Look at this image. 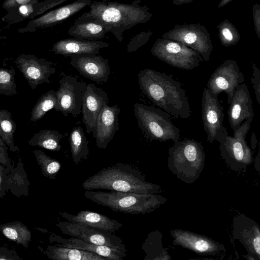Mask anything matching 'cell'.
<instances>
[{
    "label": "cell",
    "mask_w": 260,
    "mask_h": 260,
    "mask_svg": "<svg viewBox=\"0 0 260 260\" xmlns=\"http://www.w3.org/2000/svg\"><path fill=\"white\" fill-rule=\"evenodd\" d=\"M139 88L154 105L176 118L191 114L188 98L180 83L171 76L146 69L138 74Z\"/></svg>",
    "instance_id": "1"
},
{
    "label": "cell",
    "mask_w": 260,
    "mask_h": 260,
    "mask_svg": "<svg viewBox=\"0 0 260 260\" xmlns=\"http://www.w3.org/2000/svg\"><path fill=\"white\" fill-rule=\"evenodd\" d=\"M85 190L105 189L142 194H157L161 187L148 182L135 166L118 162L104 168L82 184Z\"/></svg>",
    "instance_id": "2"
},
{
    "label": "cell",
    "mask_w": 260,
    "mask_h": 260,
    "mask_svg": "<svg viewBox=\"0 0 260 260\" xmlns=\"http://www.w3.org/2000/svg\"><path fill=\"white\" fill-rule=\"evenodd\" d=\"M139 3V0L134 1L131 4L94 1L89 6V11L83 13L76 20L100 23L121 42L126 30L147 19L146 9L141 7Z\"/></svg>",
    "instance_id": "3"
},
{
    "label": "cell",
    "mask_w": 260,
    "mask_h": 260,
    "mask_svg": "<svg viewBox=\"0 0 260 260\" xmlns=\"http://www.w3.org/2000/svg\"><path fill=\"white\" fill-rule=\"evenodd\" d=\"M84 197L115 212L132 215L149 213L164 205L167 199L157 194H142L114 190H85Z\"/></svg>",
    "instance_id": "4"
},
{
    "label": "cell",
    "mask_w": 260,
    "mask_h": 260,
    "mask_svg": "<svg viewBox=\"0 0 260 260\" xmlns=\"http://www.w3.org/2000/svg\"><path fill=\"white\" fill-rule=\"evenodd\" d=\"M168 154V167L177 178L187 184L199 178L206 156L201 143L193 139L179 141L169 148Z\"/></svg>",
    "instance_id": "5"
},
{
    "label": "cell",
    "mask_w": 260,
    "mask_h": 260,
    "mask_svg": "<svg viewBox=\"0 0 260 260\" xmlns=\"http://www.w3.org/2000/svg\"><path fill=\"white\" fill-rule=\"evenodd\" d=\"M134 108L138 125L147 140L160 142L172 140L174 143L179 141L180 131L172 123L168 113L140 103H135Z\"/></svg>",
    "instance_id": "6"
},
{
    "label": "cell",
    "mask_w": 260,
    "mask_h": 260,
    "mask_svg": "<svg viewBox=\"0 0 260 260\" xmlns=\"http://www.w3.org/2000/svg\"><path fill=\"white\" fill-rule=\"evenodd\" d=\"M253 118L245 121L235 131L233 136L227 135L220 143V155L227 166L235 172L244 171L253 162L251 148L245 138L250 129Z\"/></svg>",
    "instance_id": "7"
},
{
    "label": "cell",
    "mask_w": 260,
    "mask_h": 260,
    "mask_svg": "<svg viewBox=\"0 0 260 260\" xmlns=\"http://www.w3.org/2000/svg\"><path fill=\"white\" fill-rule=\"evenodd\" d=\"M223 111L217 96L204 88L202 99V122L207 141L211 143L215 140L220 143L229 135L223 125Z\"/></svg>",
    "instance_id": "8"
},
{
    "label": "cell",
    "mask_w": 260,
    "mask_h": 260,
    "mask_svg": "<svg viewBox=\"0 0 260 260\" xmlns=\"http://www.w3.org/2000/svg\"><path fill=\"white\" fill-rule=\"evenodd\" d=\"M59 87L56 91L55 110L64 116L69 114L77 116L81 112L82 100L87 85L74 77L66 75L59 81Z\"/></svg>",
    "instance_id": "9"
},
{
    "label": "cell",
    "mask_w": 260,
    "mask_h": 260,
    "mask_svg": "<svg viewBox=\"0 0 260 260\" xmlns=\"http://www.w3.org/2000/svg\"><path fill=\"white\" fill-rule=\"evenodd\" d=\"M245 77L236 61L226 60L218 67L211 74L207 83V88L218 96L225 92L229 104L237 87L244 83Z\"/></svg>",
    "instance_id": "10"
},
{
    "label": "cell",
    "mask_w": 260,
    "mask_h": 260,
    "mask_svg": "<svg viewBox=\"0 0 260 260\" xmlns=\"http://www.w3.org/2000/svg\"><path fill=\"white\" fill-rule=\"evenodd\" d=\"M56 225L64 235L95 245L127 251L121 239L112 233L68 221H58Z\"/></svg>",
    "instance_id": "11"
},
{
    "label": "cell",
    "mask_w": 260,
    "mask_h": 260,
    "mask_svg": "<svg viewBox=\"0 0 260 260\" xmlns=\"http://www.w3.org/2000/svg\"><path fill=\"white\" fill-rule=\"evenodd\" d=\"M151 52L155 56L170 66L186 70L198 67L203 60L194 51L173 42L156 44Z\"/></svg>",
    "instance_id": "12"
},
{
    "label": "cell",
    "mask_w": 260,
    "mask_h": 260,
    "mask_svg": "<svg viewBox=\"0 0 260 260\" xmlns=\"http://www.w3.org/2000/svg\"><path fill=\"white\" fill-rule=\"evenodd\" d=\"M173 244L202 255H216L225 252L224 246L207 236L181 229L170 231Z\"/></svg>",
    "instance_id": "13"
},
{
    "label": "cell",
    "mask_w": 260,
    "mask_h": 260,
    "mask_svg": "<svg viewBox=\"0 0 260 260\" xmlns=\"http://www.w3.org/2000/svg\"><path fill=\"white\" fill-rule=\"evenodd\" d=\"M16 63L32 89L44 83L50 84L49 77L56 72L52 62L32 54L20 55Z\"/></svg>",
    "instance_id": "14"
},
{
    "label": "cell",
    "mask_w": 260,
    "mask_h": 260,
    "mask_svg": "<svg viewBox=\"0 0 260 260\" xmlns=\"http://www.w3.org/2000/svg\"><path fill=\"white\" fill-rule=\"evenodd\" d=\"M232 235L254 260H260V228L257 222L241 213L233 220Z\"/></svg>",
    "instance_id": "15"
},
{
    "label": "cell",
    "mask_w": 260,
    "mask_h": 260,
    "mask_svg": "<svg viewBox=\"0 0 260 260\" xmlns=\"http://www.w3.org/2000/svg\"><path fill=\"white\" fill-rule=\"evenodd\" d=\"M109 102L107 93L93 83L87 84L84 93L81 111L82 121L86 126V132L95 134V125L98 116L103 107Z\"/></svg>",
    "instance_id": "16"
},
{
    "label": "cell",
    "mask_w": 260,
    "mask_h": 260,
    "mask_svg": "<svg viewBox=\"0 0 260 260\" xmlns=\"http://www.w3.org/2000/svg\"><path fill=\"white\" fill-rule=\"evenodd\" d=\"M91 3V0H77L32 19L26 26L19 29L18 31L20 33L34 32L38 28L55 25L78 13Z\"/></svg>",
    "instance_id": "17"
},
{
    "label": "cell",
    "mask_w": 260,
    "mask_h": 260,
    "mask_svg": "<svg viewBox=\"0 0 260 260\" xmlns=\"http://www.w3.org/2000/svg\"><path fill=\"white\" fill-rule=\"evenodd\" d=\"M70 64L85 78L107 83L110 74L108 59L98 55H71Z\"/></svg>",
    "instance_id": "18"
},
{
    "label": "cell",
    "mask_w": 260,
    "mask_h": 260,
    "mask_svg": "<svg viewBox=\"0 0 260 260\" xmlns=\"http://www.w3.org/2000/svg\"><path fill=\"white\" fill-rule=\"evenodd\" d=\"M252 104L248 88L243 83L237 87L229 104L228 116L231 128L234 132L244 121L253 117Z\"/></svg>",
    "instance_id": "19"
},
{
    "label": "cell",
    "mask_w": 260,
    "mask_h": 260,
    "mask_svg": "<svg viewBox=\"0 0 260 260\" xmlns=\"http://www.w3.org/2000/svg\"><path fill=\"white\" fill-rule=\"evenodd\" d=\"M120 108L115 104L104 105L97 118L95 125V144L101 149H106L119 129L118 115Z\"/></svg>",
    "instance_id": "20"
},
{
    "label": "cell",
    "mask_w": 260,
    "mask_h": 260,
    "mask_svg": "<svg viewBox=\"0 0 260 260\" xmlns=\"http://www.w3.org/2000/svg\"><path fill=\"white\" fill-rule=\"evenodd\" d=\"M49 239L50 242L55 243V245L91 252L109 259L123 260L126 256L127 251L95 245L73 237L67 239L52 233Z\"/></svg>",
    "instance_id": "21"
},
{
    "label": "cell",
    "mask_w": 260,
    "mask_h": 260,
    "mask_svg": "<svg viewBox=\"0 0 260 260\" xmlns=\"http://www.w3.org/2000/svg\"><path fill=\"white\" fill-rule=\"evenodd\" d=\"M109 44L102 41H87L78 39H66L56 42L52 48L55 54L64 56L71 55L99 54L101 49L107 48Z\"/></svg>",
    "instance_id": "22"
},
{
    "label": "cell",
    "mask_w": 260,
    "mask_h": 260,
    "mask_svg": "<svg viewBox=\"0 0 260 260\" xmlns=\"http://www.w3.org/2000/svg\"><path fill=\"white\" fill-rule=\"evenodd\" d=\"M60 215L68 221L85 225L95 229L114 233L123 225L116 219L105 215L89 211L81 210L73 215L66 212H59Z\"/></svg>",
    "instance_id": "23"
},
{
    "label": "cell",
    "mask_w": 260,
    "mask_h": 260,
    "mask_svg": "<svg viewBox=\"0 0 260 260\" xmlns=\"http://www.w3.org/2000/svg\"><path fill=\"white\" fill-rule=\"evenodd\" d=\"M69 0H46L43 2H32L8 9L2 20L11 24L26 19H34L45 13L48 10Z\"/></svg>",
    "instance_id": "24"
},
{
    "label": "cell",
    "mask_w": 260,
    "mask_h": 260,
    "mask_svg": "<svg viewBox=\"0 0 260 260\" xmlns=\"http://www.w3.org/2000/svg\"><path fill=\"white\" fill-rule=\"evenodd\" d=\"M108 32L103 24L91 21L75 20L68 30V34L74 38L87 40L99 41L105 38Z\"/></svg>",
    "instance_id": "25"
},
{
    "label": "cell",
    "mask_w": 260,
    "mask_h": 260,
    "mask_svg": "<svg viewBox=\"0 0 260 260\" xmlns=\"http://www.w3.org/2000/svg\"><path fill=\"white\" fill-rule=\"evenodd\" d=\"M52 260H105L108 258L96 253L73 248L48 245L44 251Z\"/></svg>",
    "instance_id": "26"
},
{
    "label": "cell",
    "mask_w": 260,
    "mask_h": 260,
    "mask_svg": "<svg viewBox=\"0 0 260 260\" xmlns=\"http://www.w3.org/2000/svg\"><path fill=\"white\" fill-rule=\"evenodd\" d=\"M30 182L20 158L16 167L10 171L8 176L7 192L10 191L14 196L20 198L29 194Z\"/></svg>",
    "instance_id": "27"
},
{
    "label": "cell",
    "mask_w": 260,
    "mask_h": 260,
    "mask_svg": "<svg viewBox=\"0 0 260 260\" xmlns=\"http://www.w3.org/2000/svg\"><path fill=\"white\" fill-rule=\"evenodd\" d=\"M162 235L155 230L150 232L142 245L146 254L144 260H170L171 257L162 246Z\"/></svg>",
    "instance_id": "28"
},
{
    "label": "cell",
    "mask_w": 260,
    "mask_h": 260,
    "mask_svg": "<svg viewBox=\"0 0 260 260\" xmlns=\"http://www.w3.org/2000/svg\"><path fill=\"white\" fill-rule=\"evenodd\" d=\"M69 142L72 159L75 165L86 160L89 153L88 140L82 127H74L70 134Z\"/></svg>",
    "instance_id": "29"
},
{
    "label": "cell",
    "mask_w": 260,
    "mask_h": 260,
    "mask_svg": "<svg viewBox=\"0 0 260 260\" xmlns=\"http://www.w3.org/2000/svg\"><path fill=\"white\" fill-rule=\"evenodd\" d=\"M1 233L8 239L27 248L31 241V233L20 221H13L0 225Z\"/></svg>",
    "instance_id": "30"
},
{
    "label": "cell",
    "mask_w": 260,
    "mask_h": 260,
    "mask_svg": "<svg viewBox=\"0 0 260 260\" xmlns=\"http://www.w3.org/2000/svg\"><path fill=\"white\" fill-rule=\"evenodd\" d=\"M63 137V135L57 131L42 129L34 134L28 143L30 146L59 151L61 149L60 141Z\"/></svg>",
    "instance_id": "31"
},
{
    "label": "cell",
    "mask_w": 260,
    "mask_h": 260,
    "mask_svg": "<svg viewBox=\"0 0 260 260\" xmlns=\"http://www.w3.org/2000/svg\"><path fill=\"white\" fill-rule=\"evenodd\" d=\"M17 129V124L12 117L11 113L6 110H0V136L8 146L10 151L18 152L19 148L15 145L14 134Z\"/></svg>",
    "instance_id": "32"
},
{
    "label": "cell",
    "mask_w": 260,
    "mask_h": 260,
    "mask_svg": "<svg viewBox=\"0 0 260 260\" xmlns=\"http://www.w3.org/2000/svg\"><path fill=\"white\" fill-rule=\"evenodd\" d=\"M33 153L43 175L51 180L55 179L61 168L60 162L48 156L42 150H34Z\"/></svg>",
    "instance_id": "33"
},
{
    "label": "cell",
    "mask_w": 260,
    "mask_h": 260,
    "mask_svg": "<svg viewBox=\"0 0 260 260\" xmlns=\"http://www.w3.org/2000/svg\"><path fill=\"white\" fill-rule=\"evenodd\" d=\"M56 105V91L50 90L43 94L34 106L31 112L30 121L36 122L40 120L49 110L54 109Z\"/></svg>",
    "instance_id": "34"
},
{
    "label": "cell",
    "mask_w": 260,
    "mask_h": 260,
    "mask_svg": "<svg viewBox=\"0 0 260 260\" xmlns=\"http://www.w3.org/2000/svg\"><path fill=\"white\" fill-rule=\"evenodd\" d=\"M14 69H0V94L12 96L17 94Z\"/></svg>",
    "instance_id": "35"
},
{
    "label": "cell",
    "mask_w": 260,
    "mask_h": 260,
    "mask_svg": "<svg viewBox=\"0 0 260 260\" xmlns=\"http://www.w3.org/2000/svg\"><path fill=\"white\" fill-rule=\"evenodd\" d=\"M8 147L0 136V163L8 168L11 171L14 168L12 161L9 156Z\"/></svg>",
    "instance_id": "36"
},
{
    "label": "cell",
    "mask_w": 260,
    "mask_h": 260,
    "mask_svg": "<svg viewBox=\"0 0 260 260\" xmlns=\"http://www.w3.org/2000/svg\"><path fill=\"white\" fill-rule=\"evenodd\" d=\"M146 38L143 33L133 36L127 45V52L131 53L138 50L147 41Z\"/></svg>",
    "instance_id": "37"
},
{
    "label": "cell",
    "mask_w": 260,
    "mask_h": 260,
    "mask_svg": "<svg viewBox=\"0 0 260 260\" xmlns=\"http://www.w3.org/2000/svg\"><path fill=\"white\" fill-rule=\"evenodd\" d=\"M252 77L251 83L254 89L256 99L258 104H260V71L255 63L252 65Z\"/></svg>",
    "instance_id": "38"
},
{
    "label": "cell",
    "mask_w": 260,
    "mask_h": 260,
    "mask_svg": "<svg viewBox=\"0 0 260 260\" xmlns=\"http://www.w3.org/2000/svg\"><path fill=\"white\" fill-rule=\"evenodd\" d=\"M11 170L0 163V198H3L6 194V186L8 174Z\"/></svg>",
    "instance_id": "39"
},
{
    "label": "cell",
    "mask_w": 260,
    "mask_h": 260,
    "mask_svg": "<svg viewBox=\"0 0 260 260\" xmlns=\"http://www.w3.org/2000/svg\"><path fill=\"white\" fill-rule=\"evenodd\" d=\"M16 252L6 247L0 248V260H21Z\"/></svg>",
    "instance_id": "40"
},
{
    "label": "cell",
    "mask_w": 260,
    "mask_h": 260,
    "mask_svg": "<svg viewBox=\"0 0 260 260\" xmlns=\"http://www.w3.org/2000/svg\"><path fill=\"white\" fill-rule=\"evenodd\" d=\"M38 0H5L2 5L4 9L7 10L11 9L21 5L26 4Z\"/></svg>",
    "instance_id": "41"
},
{
    "label": "cell",
    "mask_w": 260,
    "mask_h": 260,
    "mask_svg": "<svg viewBox=\"0 0 260 260\" xmlns=\"http://www.w3.org/2000/svg\"><path fill=\"white\" fill-rule=\"evenodd\" d=\"M197 36L193 32H189L185 35L183 38V41L189 45H193L197 41Z\"/></svg>",
    "instance_id": "42"
},
{
    "label": "cell",
    "mask_w": 260,
    "mask_h": 260,
    "mask_svg": "<svg viewBox=\"0 0 260 260\" xmlns=\"http://www.w3.org/2000/svg\"><path fill=\"white\" fill-rule=\"evenodd\" d=\"M222 34L227 40L230 41L233 40V35L228 28L223 29L222 30Z\"/></svg>",
    "instance_id": "43"
},
{
    "label": "cell",
    "mask_w": 260,
    "mask_h": 260,
    "mask_svg": "<svg viewBox=\"0 0 260 260\" xmlns=\"http://www.w3.org/2000/svg\"><path fill=\"white\" fill-rule=\"evenodd\" d=\"M259 150H258L257 156L255 159V164L254 167L255 169L259 172L260 168H259Z\"/></svg>",
    "instance_id": "44"
},
{
    "label": "cell",
    "mask_w": 260,
    "mask_h": 260,
    "mask_svg": "<svg viewBox=\"0 0 260 260\" xmlns=\"http://www.w3.org/2000/svg\"><path fill=\"white\" fill-rule=\"evenodd\" d=\"M251 145L252 149H254L256 145V139L254 133H253V136L251 137Z\"/></svg>",
    "instance_id": "45"
},
{
    "label": "cell",
    "mask_w": 260,
    "mask_h": 260,
    "mask_svg": "<svg viewBox=\"0 0 260 260\" xmlns=\"http://www.w3.org/2000/svg\"><path fill=\"white\" fill-rule=\"evenodd\" d=\"M243 257L246 258V259H250V260H254V258L249 255V254L243 255Z\"/></svg>",
    "instance_id": "46"
},
{
    "label": "cell",
    "mask_w": 260,
    "mask_h": 260,
    "mask_svg": "<svg viewBox=\"0 0 260 260\" xmlns=\"http://www.w3.org/2000/svg\"><path fill=\"white\" fill-rule=\"evenodd\" d=\"M101 1H109V0H100Z\"/></svg>",
    "instance_id": "47"
}]
</instances>
